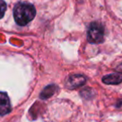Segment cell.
<instances>
[{
    "instance_id": "obj_1",
    "label": "cell",
    "mask_w": 122,
    "mask_h": 122,
    "mask_svg": "<svg viewBox=\"0 0 122 122\" xmlns=\"http://www.w3.org/2000/svg\"><path fill=\"white\" fill-rule=\"evenodd\" d=\"M35 14V8L29 3H19L14 9V19L20 26H24L32 21Z\"/></svg>"
},
{
    "instance_id": "obj_2",
    "label": "cell",
    "mask_w": 122,
    "mask_h": 122,
    "mask_svg": "<svg viewBox=\"0 0 122 122\" xmlns=\"http://www.w3.org/2000/svg\"><path fill=\"white\" fill-rule=\"evenodd\" d=\"M87 34L89 42L92 44H99L104 39V28L100 23L94 22L90 25Z\"/></svg>"
},
{
    "instance_id": "obj_3",
    "label": "cell",
    "mask_w": 122,
    "mask_h": 122,
    "mask_svg": "<svg viewBox=\"0 0 122 122\" xmlns=\"http://www.w3.org/2000/svg\"><path fill=\"white\" fill-rule=\"evenodd\" d=\"M11 111V104L8 95L0 92V115H4Z\"/></svg>"
},
{
    "instance_id": "obj_4",
    "label": "cell",
    "mask_w": 122,
    "mask_h": 122,
    "mask_svg": "<svg viewBox=\"0 0 122 122\" xmlns=\"http://www.w3.org/2000/svg\"><path fill=\"white\" fill-rule=\"evenodd\" d=\"M85 84V77L80 75H75L69 77L68 80H67L66 85L70 89H74V88L82 86Z\"/></svg>"
},
{
    "instance_id": "obj_5",
    "label": "cell",
    "mask_w": 122,
    "mask_h": 122,
    "mask_svg": "<svg viewBox=\"0 0 122 122\" xmlns=\"http://www.w3.org/2000/svg\"><path fill=\"white\" fill-rule=\"evenodd\" d=\"M103 82L108 85H118L122 82V75L118 74H111L103 77Z\"/></svg>"
},
{
    "instance_id": "obj_6",
    "label": "cell",
    "mask_w": 122,
    "mask_h": 122,
    "mask_svg": "<svg viewBox=\"0 0 122 122\" xmlns=\"http://www.w3.org/2000/svg\"><path fill=\"white\" fill-rule=\"evenodd\" d=\"M57 87L54 86V85H49V86L46 87L43 92L41 93L40 95V97L42 99H47V98H49L50 96H52L53 95H54L55 93V90Z\"/></svg>"
},
{
    "instance_id": "obj_7",
    "label": "cell",
    "mask_w": 122,
    "mask_h": 122,
    "mask_svg": "<svg viewBox=\"0 0 122 122\" xmlns=\"http://www.w3.org/2000/svg\"><path fill=\"white\" fill-rule=\"evenodd\" d=\"M6 9H7V4L4 0H0V19L4 17L5 14Z\"/></svg>"
}]
</instances>
